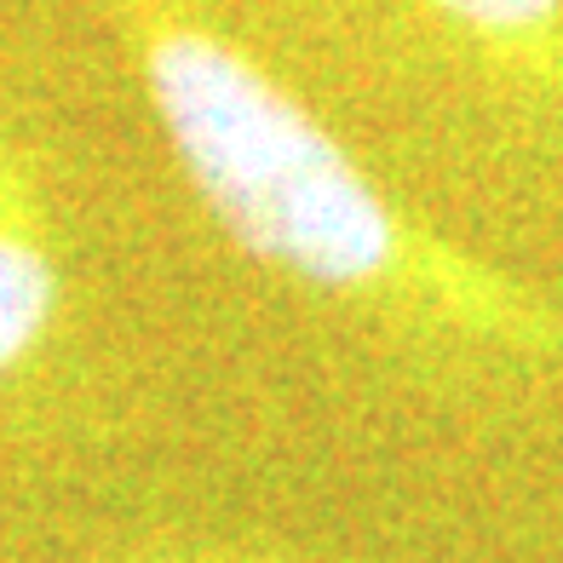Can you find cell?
<instances>
[{"label":"cell","instance_id":"obj_3","mask_svg":"<svg viewBox=\"0 0 563 563\" xmlns=\"http://www.w3.org/2000/svg\"><path fill=\"white\" fill-rule=\"evenodd\" d=\"M64 305L58 213L41 162L0 133V379L46 345Z\"/></svg>","mask_w":563,"mask_h":563},{"label":"cell","instance_id":"obj_4","mask_svg":"<svg viewBox=\"0 0 563 563\" xmlns=\"http://www.w3.org/2000/svg\"><path fill=\"white\" fill-rule=\"evenodd\" d=\"M156 563H288L271 552H190V558H156Z\"/></svg>","mask_w":563,"mask_h":563},{"label":"cell","instance_id":"obj_2","mask_svg":"<svg viewBox=\"0 0 563 563\" xmlns=\"http://www.w3.org/2000/svg\"><path fill=\"white\" fill-rule=\"evenodd\" d=\"M449 75L489 104L563 121V0H386Z\"/></svg>","mask_w":563,"mask_h":563},{"label":"cell","instance_id":"obj_1","mask_svg":"<svg viewBox=\"0 0 563 563\" xmlns=\"http://www.w3.org/2000/svg\"><path fill=\"white\" fill-rule=\"evenodd\" d=\"M208 219L253 265L397 340L563 368V305L408 213L190 0H92Z\"/></svg>","mask_w":563,"mask_h":563}]
</instances>
